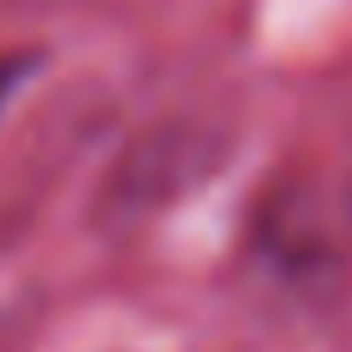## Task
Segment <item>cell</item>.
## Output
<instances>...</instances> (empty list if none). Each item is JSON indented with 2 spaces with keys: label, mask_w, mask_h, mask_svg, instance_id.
Here are the masks:
<instances>
[{
  "label": "cell",
  "mask_w": 352,
  "mask_h": 352,
  "mask_svg": "<svg viewBox=\"0 0 352 352\" xmlns=\"http://www.w3.org/2000/svg\"><path fill=\"white\" fill-rule=\"evenodd\" d=\"M330 220H336V242H341V258H346V253H352V176H346V187H341Z\"/></svg>",
  "instance_id": "cell-2"
},
{
  "label": "cell",
  "mask_w": 352,
  "mask_h": 352,
  "mask_svg": "<svg viewBox=\"0 0 352 352\" xmlns=\"http://www.w3.org/2000/svg\"><path fill=\"white\" fill-rule=\"evenodd\" d=\"M38 66H44V55H38V50H0V110L11 104V94H16Z\"/></svg>",
  "instance_id": "cell-1"
}]
</instances>
